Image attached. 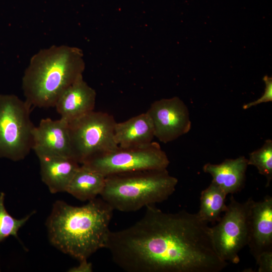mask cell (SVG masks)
<instances>
[{
    "instance_id": "1",
    "label": "cell",
    "mask_w": 272,
    "mask_h": 272,
    "mask_svg": "<svg viewBox=\"0 0 272 272\" xmlns=\"http://www.w3.org/2000/svg\"><path fill=\"white\" fill-rule=\"evenodd\" d=\"M146 208L134 224L110 233L106 248L123 270L219 272L228 265L216 250L211 227L197 213Z\"/></svg>"
},
{
    "instance_id": "2",
    "label": "cell",
    "mask_w": 272,
    "mask_h": 272,
    "mask_svg": "<svg viewBox=\"0 0 272 272\" xmlns=\"http://www.w3.org/2000/svg\"><path fill=\"white\" fill-rule=\"evenodd\" d=\"M114 210L102 198L80 207L56 201L46 226L50 243L79 261L105 248Z\"/></svg>"
},
{
    "instance_id": "3",
    "label": "cell",
    "mask_w": 272,
    "mask_h": 272,
    "mask_svg": "<svg viewBox=\"0 0 272 272\" xmlns=\"http://www.w3.org/2000/svg\"><path fill=\"white\" fill-rule=\"evenodd\" d=\"M85 67L83 52L77 47L54 45L40 50L22 77L25 100L33 107H54L61 94L83 76Z\"/></svg>"
},
{
    "instance_id": "4",
    "label": "cell",
    "mask_w": 272,
    "mask_h": 272,
    "mask_svg": "<svg viewBox=\"0 0 272 272\" xmlns=\"http://www.w3.org/2000/svg\"><path fill=\"white\" fill-rule=\"evenodd\" d=\"M177 183L167 169L115 174L105 177L100 196L114 210L135 212L167 200Z\"/></svg>"
},
{
    "instance_id": "5",
    "label": "cell",
    "mask_w": 272,
    "mask_h": 272,
    "mask_svg": "<svg viewBox=\"0 0 272 272\" xmlns=\"http://www.w3.org/2000/svg\"><path fill=\"white\" fill-rule=\"evenodd\" d=\"M31 107L15 95H0V157L18 161L32 150Z\"/></svg>"
},
{
    "instance_id": "6",
    "label": "cell",
    "mask_w": 272,
    "mask_h": 272,
    "mask_svg": "<svg viewBox=\"0 0 272 272\" xmlns=\"http://www.w3.org/2000/svg\"><path fill=\"white\" fill-rule=\"evenodd\" d=\"M116 121L111 115L94 110L69 123L72 156L80 165L112 151Z\"/></svg>"
},
{
    "instance_id": "7",
    "label": "cell",
    "mask_w": 272,
    "mask_h": 272,
    "mask_svg": "<svg viewBox=\"0 0 272 272\" xmlns=\"http://www.w3.org/2000/svg\"><path fill=\"white\" fill-rule=\"evenodd\" d=\"M170 164L166 153L155 142L137 147L121 148L94 157L84 165L108 175L145 170L167 169Z\"/></svg>"
},
{
    "instance_id": "8",
    "label": "cell",
    "mask_w": 272,
    "mask_h": 272,
    "mask_svg": "<svg viewBox=\"0 0 272 272\" xmlns=\"http://www.w3.org/2000/svg\"><path fill=\"white\" fill-rule=\"evenodd\" d=\"M254 200L249 197L244 202L232 195L223 217L211 227L216 250L224 261L238 263L239 253L247 245L250 231L251 208Z\"/></svg>"
},
{
    "instance_id": "9",
    "label": "cell",
    "mask_w": 272,
    "mask_h": 272,
    "mask_svg": "<svg viewBox=\"0 0 272 272\" xmlns=\"http://www.w3.org/2000/svg\"><path fill=\"white\" fill-rule=\"evenodd\" d=\"M147 113L152 120L155 137L162 143L172 142L191 129L188 109L178 97L154 101Z\"/></svg>"
},
{
    "instance_id": "10",
    "label": "cell",
    "mask_w": 272,
    "mask_h": 272,
    "mask_svg": "<svg viewBox=\"0 0 272 272\" xmlns=\"http://www.w3.org/2000/svg\"><path fill=\"white\" fill-rule=\"evenodd\" d=\"M32 150L37 156H60L73 158L69 123L61 118L56 120L42 119L33 130Z\"/></svg>"
},
{
    "instance_id": "11",
    "label": "cell",
    "mask_w": 272,
    "mask_h": 272,
    "mask_svg": "<svg viewBox=\"0 0 272 272\" xmlns=\"http://www.w3.org/2000/svg\"><path fill=\"white\" fill-rule=\"evenodd\" d=\"M96 98V91L81 76L61 94L54 107L60 118L70 122L93 111Z\"/></svg>"
},
{
    "instance_id": "12",
    "label": "cell",
    "mask_w": 272,
    "mask_h": 272,
    "mask_svg": "<svg viewBox=\"0 0 272 272\" xmlns=\"http://www.w3.org/2000/svg\"><path fill=\"white\" fill-rule=\"evenodd\" d=\"M247 245L255 259L260 253L272 250V197L269 195L253 203Z\"/></svg>"
},
{
    "instance_id": "13",
    "label": "cell",
    "mask_w": 272,
    "mask_h": 272,
    "mask_svg": "<svg viewBox=\"0 0 272 272\" xmlns=\"http://www.w3.org/2000/svg\"><path fill=\"white\" fill-rule=\"evenodd\" d=\"M42 181L51 193L66 192L80 164L74 158L38 155Z\"/></svg>"
},
{
    "instance_id": "14",
    "label": "cell",
    "mask_w": 272,
    "mask_h": 272,
    "mask_svg": "<svg viewBox=\"0 0 272 272\" xmlns=\"http://www.w3.org/2000/svg\"><path fill=\"white\" fill-rule=\"evenodd\" d=\"M248 165V159L244 156H240L236 159H225L218 164L206 163L202 170L212 176V182L220 187L227 195L242 189Z\"/></svg>"
},
{
    "instance_id": "15",
    "label": "cell",
    "mask_w": 272,
    "mask_h": 272,
    "mask_svg": "<svg viewBox=\"0 0 272 272\" xmlns=\"http://www.w3.org/2000/svg\"><path fill=\"white\" fill-rule=\"evenodd\" d=\"M154 137L153 123L147 112L125 121L116 122L114 126V139L121 148L147 145Z\"/></svg>"
},
{
    "instance_id": "16",
    "label": "cell",
    "mask_w": 272,
    "mask_h": 272,
    "mask_svg": "<svg viewBox=\"0 0 272 272\" xmlns=\"http://www.w3.org/2000/svg\"><path fill=\"white\" fill-rule=\"evenodd\" d=\"M105 184V176L84 165H80L66 192L80 200L88 201L100 195Z\"/></svg>"
},
{
    "instance_id": "17",
    "label": "cell",
    "mask_w": 272,
    "mask_h": 272,
    "mask_svg": "<svg viewBox=\"0 0 272 272\" xmlns=\"http://www.w3.org/2000/svg\"><path fill=\"white\" fill-rule=\"evenodd\" d=\"M226 196L220 187L211 182L200 193V207L197 213L199 219L208 223L218 222L221 214L227 208Z\"/></svg>"
},
{
    "instance_id": "18",
    "label": "cell",
    "mask_w": 272,
    "mask_h": 272,
    "mask_svg": "<svg viewBox=\"0 0 272 272\" xmlns=\"http://www.w3.org/2000/svg\"><path fill=\"white\" fill-rule=\"evenodd\" d=\"M248 165L255 166L266 179V187L272 179V140L267 139L259 149L249 154Z\"/></svg>"
},
{
    "instance_id": "19",
    "label": "cell",
    "mask_w": 272,
    "mask_h": 272,
    "mask_svg": "<svg viewBox=\"0 0 272 272\" xmlns=\"http://www.w3.org/2000/svg\"><path fill=\"white\" fill-rule=\"evenodd\" d=\"M5 193H0V243L10 236L17 239L19 229L34 214L33 211L26 217L17 219L12 217L6 210L4 205Z\"/></svg>"
},
{
    "instance_id": "20",
    "label": "cell",
    "mask_w": 272,
    "mask_h": 272,
    "mask_svg": "<svg viewBox=\"0 0 272 272\" xmlns=\"http://www.w3.org/2000/svg\"><path fill=\"white\" fill-rule=\"evenodd\" d=\"M263 80L265 85L263 94L257 100L244 104L243 106L244 109H247L262 103L272 101V78L265 75Z\"/></svg>"
},
{
    "instance_id": "21",
    "label": "cell",
    "mask_w": 272,
    "mask_h": 272,
    "mask_svg": "<svg viewBox=\"0 0 272 272\" xmlns=\"http://www.w3.org/2000/svg\"><path fill=\"white\" fill-rule=\"evenodd\" d=\"M258 272L272 271V250L264 251L255 258Z\"/></svg>"
},
{
    "instance_id": "22",
    "label": "cell",
    "mask_w": 272,
    "mask_h": 272,
    "mask_svg": "<svg viewBox=\"0 0 272 272\" xmlns=\"http://www.w3.org/2000/svg\"><path fill=\"white\" fill-rule=\"evenodd\" d=\"M93 266L91 262L87 261V259L79 261V264L70 268L69 271L71 272H92Z\"/></svg>"
}]
</instances>
